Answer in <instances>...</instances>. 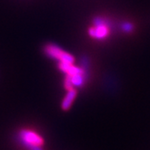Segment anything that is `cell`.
<instances>
[{"mask_svg":"<svg viewBox=\"0 0 150 150\" xmlns=\"http://www.w3.org/2000/svg\"><path fill=\"white\" fill-rule=\"evenodd\" d=\"M93 27L89 28L88 34L93 38L96 39H103L108 35L109 28L103 18L97 17L93 19Z\"/></svg>","mask_w":150,"mask_h":150,"instance_id":"obj_3","label":"cell"},{"mask_svg":"<svg viewBox=\"0 0 150 150\" xmlns=\"http://www.w3.org/2000/svg\"><path fill=\"white\" fill-rule=\"evenodd\" d=\"M43 52L48 58L54 60H58L59 63L73 64L74 63V57L69 53L64 51L63 48L54 43H48L44 46Z\"/></svg>","mask_w":150,"mask_h":150,"instance_id":"obj_2","label":"cell"},{"mask_svg":"<svg viewBox=\"0 0 150 150\" xmlns=\"http://www.w3.org/2000/svg\"><path fill=\"white\" fill-rule=\"evenodd\" d=\"M59 70L69 76H74L76 74H85L86 73L82 68H79L74 66L73 64H65V63H59L58 64ZM87 76V75H86Z\"/></svg>","mask_w":150,"mask_h":150,"instance_id":"obj_4","label":"cell"},{"mask_svg":"<svg viewBox=\"0 0 150 150\" xmlns=\"http://www.w3.org/2000/svg\"><path fill=\"white\" fill-rule=\"evenodd\" d=\"M16 142L26 150H43V138L36 132L21 129L15 134Z\"/></svg>","mask_w":150,"mask_h":150,"instance_id":"obj_1","label":"cell"},{"mask_svg":"<svg viewBox=\"0 0 150 150\" xmlns=\"http://www.w3.org/2000/svg\"><path fill=\"white\" fill-rule=\"evenodd\" d=\"M121 29L123 33H132L134 31V26L133 25L132 23H129V22H124L122 23L121 25Z\"/></svg>","mask_w":150,"mask_h":150,"instance_id":"obj_7","label":"cell"},{"mask_svg":"<svg viewBox=\"0 0 150 150\" xmlns=\"http://www.w3.org/2000/svg\"><path fill=\"white\" fill-rule=\"evenodd\" d=\"M76 97H77V90L75 88H71L69 90H68L67 94L65 95L64 98L62 101V104H61L62 109L64 111L69 110L75 100Z\"/></svg>","mask_w":150,"mask_h":150,"instance_id":"obj_5","label":"cell"},{"mask_svg":"<svg viewBox=\"0 0 150 150\" xmlns=\"http://www.w3.org/2000/svg\"><path fill=\"white\" fill-rule=\"evenodd\" d=\"M69 78L70 83H71L73 88L83 87L86 80L85 74H76L74 75V76H69Z\"/></svg>","mask_w":150,"mask_h":150,"instance_id":"obj_6","label":"cell"}]
</instances>
